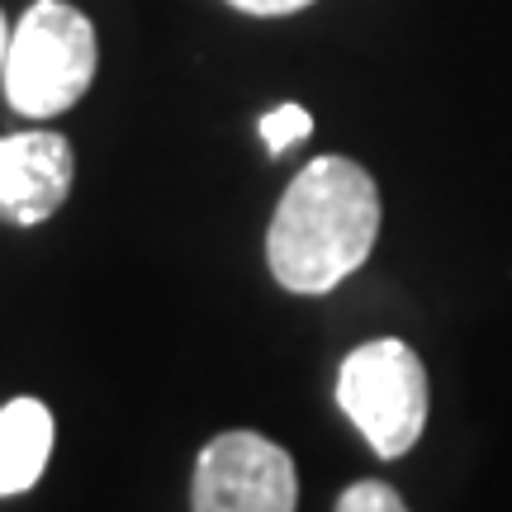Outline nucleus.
Here are the masks:
<instances>
[{"instance_id":"obj_1","label":"nucleus","mask_w":512,"mask_h":512,"mask_svg":"<svg viewBox=\"0 0 512 512\" xmlns=\"http://www.w3.org/2000/svg\"><path fill=\"white\" fill-rule=\"evenodd\" d=\"M375 238L380 190L370 171L351 157H313L280 195L266 233V261L290 294H328L366 266Z\"/></svg>"},{"instance_id":"obj_2","label":"nucleus","mask_w":512,"mask_h":512,"mask_svg":"<svg viewBox=\"0 0 512 512\" xmlns=\"http://www.w3.org/2000/svg\"><path fill=\"white\" fill-rule=\"evenodd\" d=\"M100 43L95 24L67 0H34L10 29L5 100L24 119H57L91 91Z\"/></svg>"},{"instance_id":"obj_3","label":"nucleus","mask_w":512,"mask_h":512,"mask_svg":"<svg viewBox=\"0 0 512 512\" xmlns=\"http://www.w3.org/2000/svg\"><path fill=\"white\" fill-rule=\"evenodd\" d=\"M337 403L370 441V451L399 460L427 427V370L399 337L356 347L337 370Z\"/></svg>"},{"instance_id":"obj_4","label":"nucleus","mask_w":512,"mask_h":512,"mask_svg":"<svg viewBox=\"0 0 512 512\" xmlns=\"http://www.w3.org/2000/svg\"><path fill=\"white\" fill-rule=\"evenodd\" d=\"M195 512H294L299 475L285 446L261 432H219L195 460Z\"/></svg>"},{"instance_id":"obj_5","label":"nucleus","mask_w":512,"mask_h":512,"mask_svg":"<svg viewBox=\"0 0 512 512\" xmlns=\"http://www.w3.org/2000/svg\"><path fill=\"white\" fill-rule=\"evenodd\" d=\"M76 181L72 143L48 128L0 138V219L34 228L67 204Z\"/></svg>"},{"instance_id":"obj_6","label":"nucleus","mask_w":512,"mask_h":512,"mask_svg":"<svg viewBox=\"0 0 512 512\" xmlns=\"http://www.w3.org/2000/svg\"><path fill=\"white\" fill-rule=\"evenodd\" d=\"M53 456V413L38 399H10L0 408V498L29 494Z\"/></svg>"},{"instance_id":"obj_7","label":"nucleus","mask_w":512,"mask_h":512,"mask_svg":"<svg viewBox=\"0 0 512 512\" xmlns=\"http://www.w3.org/2000/svg\"><path fill=\"white\" fill-rule=\"evenodd\" d=\"M313 133V114L304 105H280V110L261 114V143L271 157H285L294 143H304Z\"/></svg>"},{"instance_id":"obj_8","label":"nucleus","mask_w":512,"mask_h":512,"mask_svg":"<svg viewBox=\"0 0 512 512\" xmlns=\"http://www.w3.org/2000/svg\"><path fill=\"white\" fill-rule=\"evenodd\" d=\"M337 512H408V503L384 479H361V484H351L347 494L337 498Z\"/></svg>"},{"instance_id":"obj_9","label":"nucleus","mask_w":512,"mask_h":512,"mask_svg":"<svg viewBox=\"0 0 512 512\" xmlns=\"http://www.w3.org/2000/svg\"><path fill=\"white\" fill-rule=\"evenodd\" d=\"M233 10L242 15H261V19H275V15H294V10H304L313 0H228Z\"/></svg>"},{"instance_id":"obj_10","label":"nucleus","mask_w":512,"mask_h":512,"mask_svg":"<svg viewBox=\"0 0 512 512\" xmlns=\"http://www.w3.org/2000/svg\"><path fill=\"white\" fill-rule=\"evenodd\" d=\"M5 53H10V29H5V15H0V86H5Z\"/></svg>"}]
</instances>
